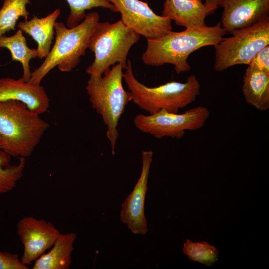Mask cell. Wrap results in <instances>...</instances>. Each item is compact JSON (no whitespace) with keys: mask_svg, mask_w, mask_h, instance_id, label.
<instances>
[{"mask_svg":"<svg viewBox=\"0 0 269 269\" xmlns=\"http://www.w3.org/2000/svg\"><path fill=\"white\" fill-rule=\"evenodd\" d=\"M30 3L29 0H4L0 9V36L11 30H15L21 17L27 20L30 13L26 6Z\"/></svg>","mask_w":269,"mask_h":269,"instance_id":"20","label":"cell"},{"mask_svg":"<svg viewBox=\"0 0 269 269\" xmlns=\"http://www.w3.org/2000/svg\"><path fill=\"white\" fill-rule=\"evenodd\" d=\"M99 22V15L97 12L86 14L81 22L72 28H67L62 22H56L54 45L41 65L32 72L28 82L40 84L44 77L55 67L64 72L74 68L88 49L91 36Z\"/></svg>","mask_w":269,"mask_h":269,"instance_id":"4","label":"cell"},{"mask_svg":"<svg viewBox=\"0 0 269 269\" xmlns=\"http://www.w3.org/2000/svg\"><path fill=\"white\" fill-rule=\"evenodd\" d=\"M60 13V10L56 9L44 17L33 16L30 20L20 21L17 24L19 29L36 42L37 57L40 59L45 58L50 51L54 36V24Z\"/></svg>","mask_w":269,"mask_h":269,"instance_id":"15","label":"cell"},{"mask_svg":"<svg viewBox=\"0 0 269 269\" xmlns=\"http://www.w3.org/2000/svg\"><path fill=\"white\" fill-rule=\"evenodd\" d=\"M121 16V20L146 39L162 37L172 31V20L157 15L147 2L139 0H107Z\"/></svg>","mask_w":269,"mask_h":269,"instance_id":"9","label":"cell"},{"mask_svg":"<svg viewBox=\"0 0 269 269\" xmlns=\"http://www.w3.org/2000/svg\"><path fill=\"white\" fill-rule=\"evenodd\" d=\"M202 0H165L161 16L185 28L204 26L206 18L217 8L203 3Z\"/></svg>","mask_w":269,"mask_h":269,"instance_id":"14","label":"cell"},{"mask_svg":"<svg viewBox=\"0 0 269 269\" xmlns=\"http://www.w3.org/2000/svg\"><path fill=\"white\" fill-rule=\"evenodd\" d=\"M214 46L215 71H224L234 65H249L256 54L269 45V17L251 26L231 33Z\"/></svg>","mask_w":269,"mask_h":269,"instance_id":"7","label":"cell"},{"mask_svg":"<svg viewBox=\"0 0 269 269\" xmlns=\"http://www.w3.org/2000/svg\"><path fill=\"white\" fill-rule=\"evenodd\" d=\"M16 165H11V156L0 150V194L12 190L22 177L26 158L19 157Z\"/></svg>","mask_w":269,"mask_h":269,"instance_id":"19","label":"cell"},{"mask_svg":"<svg viewBox=\"0 0 269 269\" xmlns=\"http://www.w3.org/2000/svg\"><path fill=\"white\" fill-rule=\"evenodd\" d=\"M66 0L70 8V13L66 21L68 28H72L79 24L86 16V11L93 8L102 7L113 12H117L115 6L107 0Z\"/></svg>","mask_w":269,"mask_h":269,"instance_id":"21","label":"cell"},{"mask_svg":"<svg viewBox=\"0 0 269 269\" xmlns=\"http://www.w3.org/2000/svg\"><path fill=\"white\" fill-rule=\"evenodd\" d=\"M0 48L7 49L11 53L12 61L19 62L23 68L22 78L26 81L30 80L32 72L29 63L33 58L37 57L36 49L30 48L23 31L19 29L11 36H0Z\"/></svg>","mask_w":269,"mask_h":269,"instance_id":"18","label":"cell"},{"mask_svg":"<svg viewBox=\"0 0 269 269\" xmlns=\"http://www.w3.org/2000/svg\"><path fill=\"white\" fill-rule=\"evenodd\" d=\"M17 254L0 251V269H28Z\"/></svg>","mask_w":269,"mask_h":269,"instance_id":"23","label":"cell"},{"mask_svg":"<svg viewBox=\"0 0 269 269\" xmlns=\"http://www.w3.org/2000/svg\"><path fill=\"white\" fill-rule=\"evenodd\" d=\"M140 39V35L120 20L111 23L96 24L91 36L88 49L94 54L93 62L86 71L90 75H102L117 63L125 69L131 47Z\"/></svg>","mask_w":269,"mask_h":269,"instance_id":"6","label":"cell"},{"mask_svg":"<svg viewBox=\"0 0 269 269\" xmlns=\"http://www.w3.org/2000/svg\"><path fill=\"white\" fill-rule=\"evenodd\" d=\"M183 252L190 260L207 266H211L218 260L216 248L205 241L193 242L187 239L183 244Z\"/></svg>","mask_w":269,"mask_h":269,"instance_id":"22","label":"cell"},{"mask_svg":"<svg viewBox=\"0 0 269 269\" xmlns=\"http://www.w3.org/2000/svg\"><path fill=\"white\" fill-rule=\"evenodd\" d=\"M1 144H2V139L0 136V150H1Z\"/></svg>","mask_w":269,"mask_h":269,"instance_id":"26","label":"cell"},{"mask_svg":"<svg viewBox=\"0 0 269 269\" xmlns=\"http://www.w3.org/2000/svg\"><path fill=\"white\" fill-rule=\"evenodd\" d=\"M123 67L117 63L102 75H90L86 89L92 107L100 115L106 126V136L109 141L111 153L115 149L119 132V119L126 106L132 101L130 92L122 85Z\"/></svg>","mask_w":269,"mask_h":269,"instance_id":"5","label":"cell"},{"mask_svg":"<svg viewBox=\"0 0 269 269\" xmlns=\"http://www.w3.org/2000/svg\"><path fill=\"white\" fill-rule=\"evenodd\" d=\"M153 153L151 150L142 152V170L133 191L121 204L120 220L133 234L145 235L148 232L145 216L144 204Z\"/></svg>","mask_w":269,"mask_h":269,"instance_id":"10","label":"cell"},{"mask_svg":"<svg viewBox=\"0 0 269 269\" xmlns=\"http://www.w3.org/2000/svg\"><path fill=\"white\" fill-rule=\"evenodd\" d=\"M124 70L123 79L132 95V101L149 114L162 110L177 113L194 102L200 93V83L195 75L189 76L185 82L173 81L149 87L135 77L130 60H127Z\"/></svg>","mask_w":269,"mask_h":269,"instance_id":"3","label":"cell"},{"mask_svg":"<svg viewBox=\"0 0 269 269\" xmlns=\"http://www.w3.org/2000/svg\"><path fill=\"white\" fill-rule=\"evenodd\" d=\"M242 92L246 102L260 111L269 108V72L248 65Z\"/></svg>","mask_w":269,"mask_h":269,"instance_id":"16","label":"cell"},{"mask_svg":"<svg viewBox=\"0 0 269 269\" xmlns=\"http://www.w3.org/2000/svg\"><path fill=\"white\" fill-rule=\"evenodd\" d=\"M209 109L198 106L183 113L162 110L153 114H139L134 119L135 127L157 139L165 137L181 139L187 130H196L205 125L209 117Z\"/></svg>","mask_w":269,"mask_h":269,"instance_id":"8","label":"cell"},{"mask_svg":"<svg viewBox=\"0 0 269 269\" xmlns=\"http://www.w3.org/2000/svg\"><path fill=\"white\" fill-rule=\"evenodd\" d=\"M8 100L20 101L31 111L41 115L45 113L50 99L40 84L31 83L21 77L0 78V102Z\"/></svg>","mask_w":269,"mask_h":269,"instance_id":"13","label":"cell"},{"mask_svg":"<svg viewBox=\"0 0 269 269\" xmlns=\"http://www.w3.org/2000/svg\"><path fill=\"white\" fill-rule=\"evenodd\" d=\"M76 234H60L49 252L35 260L33 269H68Z\"/></svg>","mask_w":269,"mask_h":269,"instance_id":"17","label":"cell"},{"mask_svg":"<svg viewBox=\"0 0 269 269\" xmlns=\"http://www.w3.org/2000/svg\"><path fill=\"white\" fill-rule=\"evenodd\" d=\"M49 126L24 103L16 100L0 102L1 149L11 156H30Z\"/></svg>","mask_w":269,"mask_h":269,"instance_id":"2","label":"cell"},{"mask_svg":"<svg viewBox=\"0 0 269 269\" xmlns=\"http://www.w3.org/2000/svg\"><path fill=\"white\" fill-rule=\"evenodd\" d=\"M226 30L221 22L213 26L187 27L181 32L170 31L156 38L147 40V47L142 55L146 65L160 66L174 65L177 74L190 70L187 62L194 51L207 46H215L224 38Z\"/></svg>","mask_w":269,"mask_h":269,"instance_id":"1","label":"cell"},{"mask_svg":"<svg viewBox=\"0 0 269 269\" xmlns=\"http://www.w3.org/2000/svg\"><path fill=\"white\" fill-rule=\"evenodd\" d=\"M17 233L24 246L21 261L27 266L52 247L61 234L51 222L33 216L24 217L18 221Z\"/></svg>","mask_w":269,"mask_h":269,"instance_id":"11","label":"cell"},{"mask_svg":"<svg viewBox=\"0 0 269 269\" xmlns=\"http://www.w3.org/2000/svg\"><path fill=\"white\" fill-rule=\"evenodd\" d=\"M204 3L209 6L218 8L220 0H203Z\"/></svg>","mask_w":269,"mask_h":269,"instance_id":"25","label":"cell"},{"mask_svg":"<svg viewBox=\"0 0 269 269\" xmlns=\"http://www.w3.org/2000/svg\"><path fill=\"white\" fill-rule=\"evenodd\" d=\"M221 25L227 32L248 27L268 17L269 0H220Z\"/></svg>","mask_w":269,"mask_h":269,"instance_id":"12","label":"cell"},{"mask_svg":"<svg viewBox=\"0 0 269 269\" xmlns=\"http://www.w3.org/2000/svg\"><path fill=\"white\" fill-rule=\"evenodd\" d=\"M248 65L269 72V45L261 49Z\"/></svg>","mask_w":269,"mask_h":269,"instance_id":"24","label":"cell"}]
</instances>
